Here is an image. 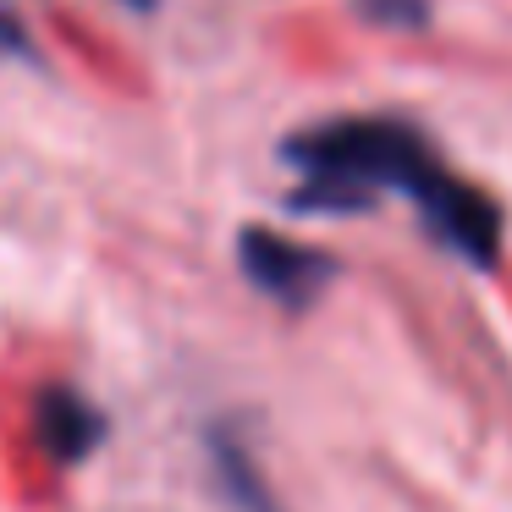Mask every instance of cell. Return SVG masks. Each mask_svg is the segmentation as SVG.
<instances>
[{
    "label": "cell",
    "instance_id": "cell-1",
    "mask_svg": "<svg viewBox=\"0 0 512 512\" xmlns=\"http://www.w3.org/2000/svg\"><path fill=\"white\" fill-rule=\"evenodd\" d=\"M281 160L303 171L292 193L298 210H364L380 193H402L452 254L468 265H496L501 210L397 116H336L303 127L281 144Z\"/></svg>",
    "mask_w": 512,
    "mask_h": 512
},
{
    "label": "cell",
    "instance_id": "cell-2",
    "mask_svg": "<svg viewBox=\"0 0 512 512\" xmlns=\"http://www.w3.org/2000/svg\"><path fill=\"white\" fill-rule=\"evenodd\" d=\"M243 270L259 292H270L287 309H303V303L320 298V287L331 281V259L314 254V248L292 243V237H276L265 226L243 232Z\"/></svg>",
    "mask_w": 512,
    "mask_h": 512
},
{
    "label": "cell",
    "instance_id": "cell-3",
    "mask_svg": "<svg viewBox=\"0 0 512 512\" xmlns=\"http://www.w3.org/2000/svg\"><path fill=\"white\" fill-rule=\"evenodd\" d=\"M34 435L56 463H78V457H89L94 446L105 441V413L94 408L83 391L50 386V391H39V402H34Z\"/></svg>",
    "mask_w": 512,
    "mask_h": 512
},
{
    "label": "cell",
    "instance_id": "cell-4",
    "mask_svg": "<svg viewBox=\"0 0 512 512\" xmlns=\"http://www.w3.org/2000/svg\"><path fill=\"white\" fill-rule=\"evenodd\" d=\"M215 468H221L226 490H232V501L243 512H287L276 501V490H270V479L259 474V463L237 441H226V435H215Z\"/></svg>",
    "mask_w": 512,
    "mask_h": 512
},
{
    "label": "cell",
    "instance_id": "cell-5",
    "mask_svg": "<svg viewBox=\"0 0 512 512\" xmlns=\"http://www.w3.org/2000/svg\"><path fill=\"white\" fill-rule=\"evenodd\" d=\"M369 23H391V28H419L430 0H358Z\"/></svg>",
    "mask_w": 512,
    "mask_h": 512
},
{
    "label": "cell",
    "instance_id": "cell-6",
    "mask_svg": "<svg viewBox=\"0 0 512 512\" xmlns=\"http://www.w3.org/2000/svg\"><path fill=\"white\" fill-rule=\"evenodd\" d=\"M28 50V34H23V23H17L6 6H0V56H23Z\"/></svg>",
    "mask_w": 512,
    "mask_h": 512
},
{
    "label": "cell",
    "instance_id": "cell-7",
    "mask_svg": "<svg viewBox=\"0 0 512 512\" xmlns=\"http://www.w3.org/2000/svg\"><path fill=\"white\" fill-rule=\"evenodd\" d=\"M127 6H133V12H149V6H155V0H127Z\"/></svg>",
    "mask_w": 512,
    "mask_h": 512
}]
</instances>
